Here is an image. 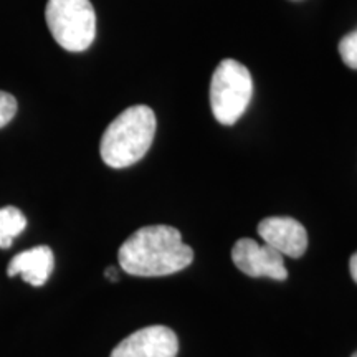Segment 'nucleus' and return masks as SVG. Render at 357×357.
<instances>
[{
  "label": "nucleus",
  "instance_id": "5",
  "mask_svg": "<svg viewBox=\"0 0 357 357\" xmlns=\"http://www.w3.org/2000/svg\"><path fill=\"white\" fill-rule=\"evenodd\" d=\"M231 260L235 266L252 278H271L283 281L288 278V270L281 253L268 245H260L253 238H240L231 248Z\"/></svg>",
  "mask_w": 357,
  "mask_h": 357
},
{
  "label": "nucleus",
  "instance_id": "13",
  "mask_svg": "<svg viewBox=\"0 0 357 357\" xmlns=\"http://www.w3.org/2000/svg\"><path fill=\"white\" fill-rule=\"evenodd\" d=\"M105 276L106 278H108L109 281H113V283H116V281H118V270H116L114 266H109V268H106V271H105Z\"/></svg>",
  "mask_w": 357,
  "mask_h": 357
},
{
  "label": "nucleus",
  "instance_id": "1",
  "mask_svg": "<svg viewBox=\"0 0 357 357\" xmlns=\"http://www.w3.org/2000/svg\"><path fill=\"white\" fill-rule=\"evenodd\" d=\"M118 260L128 275L153 278L184 270L194 260V252L174 227L147 225L119 247Z\"/></svg>",
  "mask_w": 357,
  "mask_h": 357
},
{
  "label": "nucleus",
  "instance_id": "7",
  "mask_svg": "<svg viewBox=\"0 0 357 357\" xmlns=\"http://www.w3.org/2000/svg\"><path fill=\"white\" fill-rule=\"evenodd\" d=\"M263 242L281 255L300 258L307 248V231L291 217H268L258 223Z\"/></svg>",
  "mask_w": 357,
  "mask_h": 357
},
{
  "label": "nucleus",
  "instance_id": "10",
  "mask_svg": "<svg viewBox=\"0 0 357 357\" xmlns=\"http://www.w3.org/2000/svg\"><path fill=\"white\" fill-rule=\"evenodd\" d=\"M339 55L349 68L357 70V29L339 42Z\"/></svg>",
  "mask_w": 357,
  "mask_h": 357
},
{
  "label": "nucleus",
  "instance_id": "2",
  "mask_svg": "<svg viewBox=\"0 0 357 357\" xmlns=\"http://www.w3.org/2000/svg\"><path fill=\"white\" fill-rule=\"evenodd\" d=\"M155 134V114L149 106L136 105L123 111L106 128L100 153L106 166L124 169L144 158Z\"/></svg>",
  "mask_w": 357,
  "mask_h": 357
},
{
  "label": "nucleus",
  "instance_id": "9",
  "mask_svg": "<svg viewBox=\"0 0 357 357\" xmlns=\"http://www.w3.org/2000/svg\"><path fill=\"white\" fill-rule=\"evenodd\" d=\"M25 229L26 217L20 208L12 207V205L0 208V248H10L13 240Z\"/></svg>",
  "mask_w": 357,
  "mask_h": 357
},
{
  "label": "nucleus",
  "instance_id": "8",
  "mask_svg": "<svg viewBox=\"0 0 357 357\" xmlns=\"http://www.w3.org/2000/svg\"><path fill=\"white\" fill-rule=\"evenodd\" d=\"M53 268H55V257H53L52 248L47 245H40L13 257L7 266V275H20L25 283L38 288L47 283Z\"/></svg>",
  "mask_w": 357,
  "mask_h": 357
},
{
  "label": "nucleus",
  "instance_id": "11",
  "mask_svg": "<svg viewBox=\"0 0 357 357\" xmlns=\"http://www.w3.org/2000/svg\"><path fill=\"white\" fill-rule=\"evenodd\" d=\"M17 113V100L10 93L0 91V128L7 126Z\"/></svg>",
  "mask_w": 357,
  "mask_h": 357
},
{
  "label": "nucleus",
  "instance_id": "6",
  "mask_svg": "<svg viewBox=\"0 0 357 357\" xmlns=\"http://www.w3.org/2000/svg\"><path fill=\"white\" fill-rule=\"evenodd\" d=\"M178 339L167 326H149L129 334L109 357H176Z\"/></svg>",
  "mask_w": 357,
  "mask_h": 357
},
{
  "label": "nucleus",
  "instance_id": "14",
  "mask_svg": "<svg viewBox=\"0 0 357 357\" xmlns=\"http://www.w3.org/2000/svg\"><path fill=\"white\" fill-rule=\"evenodd\" d=\"M351 357H357V351H356V352H354V354H352Z\"/></svg>",
  "mask_w": 357,
  "mask_h": 357
},
{
  "label": "nucleus",
  "instance_id": "12",
  "mask_svg": "<svg viewBox=\"0 0 357 357\" xmlns=\"http://www.w3.org/2000/svg\"><path fill=\"white\" fill-rule=\"evenodd\" d=\"M349 271H351L352 280L357 283V252L351 257V260H349Z\"/></svg>",
  "mask_w": 357,
  "mask_h": 357
},
{
  "label": "nucleus",
  "instance_id": "3",
  "mask_svg": "<svg viewBox=\"0 0 357 357\" xmlns=\"http://www.w3.org/2000/svg\"><path fill=\"white\" fill-rule=\"evenodd\" d=\"M253 96L248 68L236 60H222L211 83V108L220 124L231 126L242 118Z\"/></svg>",
  "mask_w": 357,
  "mask_h": 357
},
{
  "label": "nucleus",
  "instance_id": "4",
  "mask_svg": "<svg viewBox=\"0 0 357 357\" xmlns=\"http://www.w3.org/2000/svg\"><path fill=\"white\" fill-rule=\"evenodd\" d=\"M45 19L61 48L84 52L96 37V13L89 0H48Z\"/></svg>",
  "mask_w": 357,
  "mask_h": 357
}]
</instances>
